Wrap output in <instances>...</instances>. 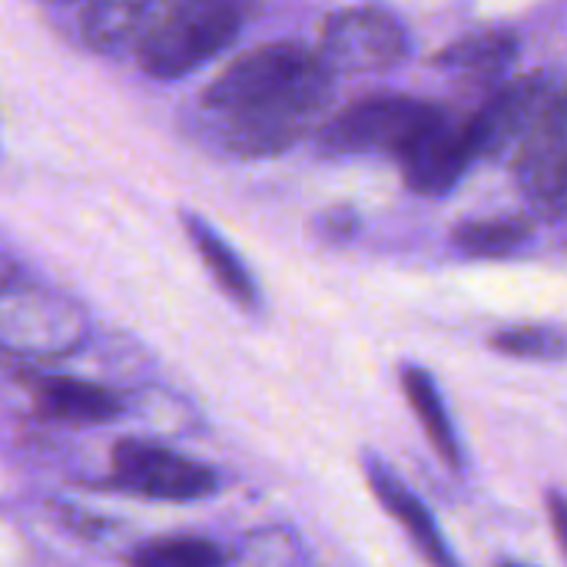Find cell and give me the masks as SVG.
Here are the masks:
<instances>
[{
	"label": "cell",
	"mask_w": 567,
	"mask_h": 567,
	"mask_svg": "<svg viewBox=\"0 0 567 567\" xmlns=\"http://www.w3.org/2000/svg\"><path fill=\"white\" fill-rule=\"evenodd\" d=\"M329 70L302 43H269L239 56L203 93L216 140L243 156L296 143L329 103Z\"/></svg>",
	"instance_id": "1"
},
{
	"label": "cell",
	"mask_w": 567,
	"mask_h": 567,
	"mask_svg": "<svg viewBox=\"0 0 567 567\" xmlns=\"http://www.w3.org/2000/svg\"><path fill=\"white\" fill-rule=\"evenodd\" d=\"M252 13V0H166L140 40V66L176 80L223 53Z\"/></svg>",
	"instance_id": "2"
},
{
	"label": "cell",
	"mask_w": 567,
	"mask_h": 567,
	"mask_svg": "<svg viewBox=\"0 0 567 567\" xmlns=\"http://www.w3.org/2000/svg\"><path fill=\"white\" fill-rule=\"evenodd\" d=\"M442 116L439 106L422 103L415 96H369L355 106L342 110L322 126V150L326 153H395L402 156L435 120Z\"/></svg>",
	"instance_id": "3"
},
{
	"label": "cell",
	"mask_w": 567,
	"mask_h": 567,
	"mask_svg": "<svg viewBox=\"0 0 567 567\" xmlns=\"http://www.w3.org/2000/svg\"><path fill=\"white\" fill-rule=\"evenodd\" d=\"M409 40L395 17L375 7H349L326 20L319 56L329 73H382L405 60Z\"/></svg>",
	"instance_id": "4"
},
{
	"label": "cell",
	"mask_w": 567,
	"mask_h": 567,
	"mask_svg": "<svg viewBox=\"0 0 567 567\" xmlns=\"http://www.w3.org/2000/svg\"><path fill=\"white\" fill-rule=\"evenodd\" d=\"M0 332L7 352L50 359L70 352L83 339L86 322L83 312L73 302L60 299L56 292L7 286Z\"/></svg>",
	"instance_id": "5"
},
{
	"label": "cell",
	"mask_w": 567,
	"mask_h": 567,
	"mask_svg": "<svg viewBox=\"0 0 567 567\" xmlns=\"http://www.w3.org/2000/svg\"><path fill=\"white\" fill-rule=\"evenodd\" d=\"M113 482L133 495L163 502L206 498L216 488L213 468L143 439H126L113 445Z\"/></svg>",
	"instance_id": "6"
},
{
	"label": "cell",
	"mask_w": 567,
	"mask_h": 567,
	"mask_svg": "<svg viewBox=\"0 0 567 567\" xmlns=\"http://www.w3.org/2000/svg\"><path fill=\"white\" fill-rule=\"evenodd\" d=\"M565 80L551 73H532L505 83L472 120H468V140L475 146V156H498L508 146H518L528 130L542 120V113L558 100L565 90Z\"/></svg>",
	"instance_id": "7"
},
{
	"label": "cell",
	"mask_w": 567,
	"mask_h": 567,
	"mask_svg": "<svg viewBox=\"0 0 567 567\" xmlns=\"http://www.w3.org/2000/svg\"><path fill=\"white\" fill-rule=\"evenodd\" d=\"M515 169L528 199L538 209L558 216L567 176V86L518 143Z\"/></svg>",
	"instance_id": "8"
},
{
	"label": "cell",
	"mask_w": 567,
	"mask_h": 567,
	"mask_svg": "<svg viewBox=\"0 0 567 567\" xmlns=\"http://www.w3.org/2000/svg\"><path fill=\"white\" fill-rule=\"evenodd\" d=\"M472 159H478V156H475L472 140H468V123H452L442 113L402 153V169H405V183L415 193L442 196L462 179V173L468 169Z\"/></svg>",
	"instance_id": "9"
},
{
	"label": "cell",
	"mask_w": 567,
	"mask_h": 567,
	"mask_svg": "<svg viewBox=\"0 0 567 567\" xmlns=\"http://www.w3.org/2000/svg\"><path fill=\"white\" fill-rule=\"evenodd\" d=\"M365 478L375 492V498L382 502V508L409 532V538L415 542V548L432 561L435 567H462L455 558L452 545L445 542L442 528L435 525L432 512L425 508V502L379 458V455H365Z\"/></svg>",
	"instance_id": "10"
},
{
	"label": "cell",
	"mask_w": 567,
	"mask_h": 567,
	"mask_svg": "<svg viewBox=\"0 0 567 567\" xmlns=\"http://www.w3.org/2000/svg\"><path fill=\"white\" fill-rule=\"evenodd\" d=\"M30 399L40 415L73 425H103L123 415V399L113 389L70 375L30 379Z\"/></svg>",
	"instance_id": "11"
},
{
	"label": "cell",
	"mask_w": 567,
	"mask_h": 567,
	"mask_svg": "<svg viewBox=\"0 0 567 567\" xmlns=\"http://www.w3.org/2000/svg\"><path fill=\"white\" fill-rule=\"evenodd\" d=\"M183 226H186V233H189L196 252L203 256L206 269H209L213 279L223 286V292H226L229 299H236L239 306L256 309V306H259L256 279H252V272L243 266V259L229 249V243H226L209 223H203V219L193 216V213H183Z\"/></svg>",
	"instance_id": "12"
},
{
	"label": "cell",
	"mask_w": 567,
	"mask_h": 567,
	"mask_svg": "<svg viewBox=\"0 0 567 567\" xmlns=\"http://www.w3.org/2000/svg\"><path fill=\"white\" fill-rule=\"evenodd\" d=\"M402 389H405V399L415 412V419L422 422L432 449L442 455V462L449 468H462L465 458H462V445H458V435H455V425H452V415L445 409V399L435 385V379L425 372V369H405L402 372Z\"/></svg>",
	"instance_id": "13"
},
{
	"label": "cell",
	"mask_w": 567,
	"mask_h": 567,
	"mask_svg": "<svg viewBox=\"0 0 567 567\" xmlns=\"http://www.w3.org/2000/svg\"><path fill=\"white\" fill-rule=\"evenodd\" d=\"M518 53V40L515 33L505 30H488V33H472L452 47H445L435 63L445 70H462V73H478V76H492L502 73Z\"/></svg>",
	"instance_id": "14"
},
{
	"label": "cell",
	"mask_w": 567,
	"mask_h": 567,
	"mask_svg": "<svg viewBox=\"0 0 567 567\" xmlns=\"http://www.w3.org/2000/svg\"><path fill=\"white\" fill-rule=\"evenodd\" d=\"M532 233V223L522 216H492V219H468L452 233V243L468 256H505L518 249Z\"/></svg>",
	"instance_id": "15"
},
{
	"label": "cell",
	"mask_w": 567,
	"mask_h": 567,
	"mask_svg": "<svg viewBox=\"0 0 567 567\" xmlns=\"http://www.w3.org/2000/svg\"><path fill=\"white\" fill-rule=\"evenodd\" d=\"M223 561L226 555L216 542L186 535L146 542L130 555V567H223Z\"/></svg>",
	"instance_id": "16"
},
{
	"label": "cell",
	"mask_w": 567,
	"mask_h": 567,
	"mask_svg": "<svg viewBox=\"0 0 567 567\" xmlns=\"http://www.w3.org/2000/svg\"><path fill=\"white\" fill-rule=\"evenodd\" d=\"M492 346L505 355L515 359H535V362H558L567 355V339L558 329H545V326H515V329H502Z\"/></svg>",
	"instance_id": "17"
},
{
	"label": "cell",
	"mask_w": 567,
	"mask_h": 567,
	"mask_svg": "<svg viewBox=\"0 0 567 567\" xmlns=\"http://www.w3.org/2000/svg\"><path fill=\"white\" fill-rule=\"evenodd\" d=\"M355 226H359V219H355L352 209H332V213L322 216V233L329 239H349L355 233Z\"/></svg>",
	"instance_id": "18"
},
{
	"label": "cell",
	"mask_w": 567,
	"mask_h": 567,
	"mask_svg": "<svg viewBox=\"0 0 567 567\" xmlns=\"http://www.w3.org/2000/svg\"><path fill=\"white\" fill-rule=\"evenodd\" d=\"M548 515H551V528H555V535L561 542V551H565L567 558V498L561 492L548 495Z\"/></svg>",
	"instance_id": "19"
},
{
	"label": "cell",
	"mask_w": 567,
	"mask_h": 567,
	"mask_svg": "<svg viewBox=\"0 0 567 567\" xmlns=\"http://www.w3.org/2000/svg\"><path fill=\"white\" fill-rule=\"evenodd\" d=\"M561 213H567V176H565V189H561Z\"/></svg>",
	"instance_id": "20"
},
{
	"label": "cell",
	"mask_w": 567,
	"mask_h": 567,
	"mask_svg": "<svg viewBox=\"0 0 567 567\" xmlns=\"http://www.w3.org/2000/svg\"><path fill=\"white\" fill-rule=\"evenodd\" d=\"M505 567H518V565H505Z\"/></svg>",
	"instance_id": "21"
}]
</instances>
